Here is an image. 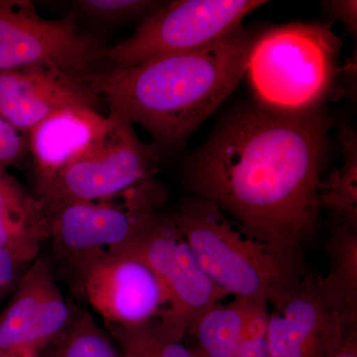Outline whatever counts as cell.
<instances>
[{
  "mask_svg": "<svg viewBox=\"0 0 357 357\" xmlns=\"http://www.w3.org/2000/svg\"><path fill=\"white\" fill-rule=\"evenodd\" d=\"M47 236L46 217L38 199L7 171H0V248L30 264L38 258Z\"/></svg>",
  "mask_w": 357,
  "mask_h": 357,
  "instance_id": "cell-15",
  "label": "cell"
},
{
  "mask_svg": "<svg viewBox=\"0 0 357 357\" xmlns=\"http://www.w3.org/2000/svg\"><path fill=\"white\" fill-rule=\"evenodd\" d=\"M340 48L328 22L290 23L256 37L245 75L258 105L289 114L319 109L335 84Z\"/></svg>",
  "mask_w": 357,
  "mask_h": 357,
  "instance_id": "cell-4",
  "label": "cell"
},
{
  "mask_svg": "<svg viewBox=\"0 0 357 357\" xmlns=\"http://www.w3.org/2000/svg\"><path fill=\"white\" fill-rule=\"evenodd\" d=\"M81 272L86 299L107 326L143 325L165 309V292L156 275L133 256L107 252Z\"/></svg>",
  "mask_w": 357,
  "mask_h": 357,
  "instance_id": "cell-11",
  "label": "cell"
},
{
  "mask_svg": "<svg viewBox=\"0 0 357 357\" xmlns=\"http://www.w3.org/2000/svg\"><path fill=\"white\" fill-rule=\"evenodd\" d=\"M330 273L323 277L328 292L347 314L357 319V227L345 222L328 243Z\"/></svg>",
  "mask_w": 357,
  "mask_h": 357,
  "instance_id": "cell-17",
  "label": "cell"
},
{
  "mask_svg": "<svg viewBox=\"0 0 357 357\" xmlns=\"http://www.w3.org/2000/svg\"><path fill=\"white\" fill-rule=\"evenodd\" d=\"M158 163L156 149L138 138L132 122L117 115L100 142L36 189L35 197L44 215L73 202L109 198L152 178Z\"/></svg>",
  "mask_w": 357,
  "mask_h": 357,
  "instance_id": "cell-8",
  "label": "cell"
},
{
  "mask_svg": "<svg viewBox=\"0 0 357 357\" xmlns=\"http://www.w3.org/2000/svg\"><path fill=\"white\" fill-rule=\"evenodd\" d=\"M328 10L347 25L352 34H356V1H330Z\"/></svg>",
  "mask_w": 357,
  "mask_h": 357,
  "instance_id": "cell-24",
  "label": "cell"
},
{
  "mask_svg": "<svg viewBox=\"0 0 357 357\" xmlns=\"http://www.w3.org/2000/svg\"><path fill=\"white\" fill-rule=\"evenodd\" d=\"M332 357H357V328L347 333L344 342Z\"/></svg>",
  "mask_w": 357,
  "mask_h": 357,
  "instance_id": "cell-26",
  "label": "cell"
},
{
  "mask_svg": "<svg viewBox=\"0 0 357 357\" xmlns=\"http://www.w3.org/2000/svg\"><path fill=\"white\" fill-rule=\"evenodd\" d=\"M260 0H178L160 6L129 38L105 48V70H121L153 59L197 50L241 27Z\"/></svg>",
  "mask_w": 357,
  "mask_h": 357,
  "instance_id": "cell-6",
  "label": "cell"
},
{
  "mask_svg": "<svg viewBox=\"0 0 357 357\" xmlns=\"http://www.w3.org/2000/svg\"><path fill=\"white\" fill-rule=\"evenodd\" d=\"M105 47L73 15L42 17L30 1H0V70L48 66L83 77L105 70Z\"/></svg>",
  "mask_w": 357,
  "mask_h": 357,
  "instance_id": "cell-9",
  "label": "cell"
},
{
  "mask_svg": "<svg viewBox=\"0 0 357 357\" xmlns=\"http://www.w3.org/2000/svg\"><path fill=\"white\" fill-rule=\"evenodd\" d=\"M51 345L49 357H121L112 340L89 314L70 319L69 325Z\"/></svg>",
  "mask_w": 357,
  "mask_h": 357,
  "instance_id": "cell-20",
  "label": "cell"
},
{
  "mask_svg": "<svg viewBox=\"0 0 357 357\" xmlns=\"http://www.w3.org/2000/svg\"><path fill=\"white\" fill-rule=\"evenodd\" d=\"M356 328L357 319L328 292L323 277L304 275L269 312L270 357H332Z\"/></svg>",
  "mask_w": 357,
  "mask_h": 357,
  "instance_id": "cell-10",
  "label": "cell"
},
{
  "mask_svg": "<svg viewBox=\"0 0 357 357\" xmlns=\"http://www.w3.org/2000/svg\"><path fill=\"white\" fill-rule=\"evenodd\" d=\"M70 319L50 266L37 258L0 314V357H38L64 333Z\"/></svg>",
  "mask_w": 357,
  "mask_h": 357,
  "instance_id": "cell-12",
  "label": "cell"
},
{
  "mask_svg": "<svg viewBox=\"0 0 357 357\" xmlns=\"http://www.w3.org/2000/svg\"><path fill=\"white\" fill-rule=\"evenodd\" d=\"M76 6L89 20L112 24L145 13L150 15L163 3L149 0H79Z\"/></svg>",
  "mask_w": 357,
  "mask_h": 357,
  "instance_id": "cell-21",
  "label": "cell"
},
{
  "mask_svg": "<svg viewBox=\"0 0 357 357\" xmlns=\"http://www.w3.org/2000/svg\"><path fill=\"white\" fill-rule=\"evenodd\" d=\"M259 304L236 298L227 306L218 304L204 312L192 328L194 351L198 357H236L244 340L246 325ZM267 304V303H266Z\"/></svg>",
  "mask_w": 357,
  "mask_h": 357,
  "instance_id": "cell-16",
  "label": "cell"
},
{
  "mask_svg": "<svg viewBox=\"0 0 357 357\" xmlns=\"http://www.w3.org/2000/svg\"><path fill=\"white\" fill-rule=\"evenodd\" d=\"M117 115H103L89 107L56 112L32 129L28 136L36 189L86 153L112 130Z\"/></svg>",
  "mask_w": 357,
  "mask_h": 357,
  "instance_id": "cell-14",
  "label": "cell"
},
{
  "mask_svg": "<svg viewBox=\"0 0 357 357\" xmlns=\"http://www.w3.org/2000/svg\"><path fill=\"white\" fill-rule=\"evenodd\" d=\"M340 141L344 151V164L333 170L328 181L321 183L319 202L344 218L345 222L357 227V140L349 126L342 124Z\"/></svg>",
  "mask_w": 357,
  "mask_h": 357,
  "instance_id": "cell-18",
  "label": "cell"
},
{
  "mask_svg": "<svg viewBox=\"0 0 357 357\" xmlns=\"http://www.w3.org/2000/svg\"><path fill=\"white\" fill-rule=\"evenodd\" d=\"M109 328L121 357H198L194 349L164 335L155 319L140 326Z\"/></svg>",
  "mask_w": 357,
  "mask_h": 357,
  "instance_id": "cell-19",
  "label": "cell"
},
{
  "mask_svg": "<svg viewBox=\"0 0 357 357\" xmlns=\"http://www.w3.org/2000/svg\"><path fill=\"white\" fill-rule=\"evenodd\" d=\"M109 253H124L145 263L166 295V307L155 319L160 331L182 342L198 319L229 296L201 267L172 218L153 215L129 243Z\"/></svg>",
  "mask_w": 357,
  "mask_h": 357,
  "instance_id": "cell-5",
  "label": "cell"
},
{
  "mask_svg": "<svg viewBox=\"0 0 357 357\" xmlns=\"http://www.w3.org/2000/svg\"><path fill=\"white\" fill-rule=\"evenodd\" d=\"M165 198L163 187L150 178L109 198L65 204L45 213L48 234L81 270L129 243Z\"/></svg>",
  "mask_w": 357,
  "mask_h": 357,
  "instance_id": "cell-7",
  "label": "cell"
},
{
  "mask_svg": "<svg viewBox=\"0 0 357 357\" xmlns=\"http://www.w3.org/2000/svg\"><path fill=\"white\" fill-rule=\"evenodd\" d=\"M27 264L11 251L0 248V301L17 287Z\"/></svg>",
  "mask_w": 357,
  "mask_h": 357,
  "instance_id": "cell-23",
  "label": "cell"
},
{
  "mask_svg": "<svg viewBox=\"0 0 357 357\" xmlns=\"http://www.w3.org/2000/svg\"><path fill=\"white\" fill-rule=\"evenodd\" d=\"M39 357H49V356H47V354H43V356H42V354H39Z\"/></svg>",
  "mask_w": 357,
  "mask_h": 357,
  "instance_id": "cell-27",
  "label": "cell"
},
{
  "mask_svg": "<svg viewBox=\"0 0 357 357\" xmlns=\"http://www.w3.org/2000/svg\"><path fill=\"white\" fill-rule=\"evenodd\" d=\"M28 149L23 134L0 116V171L17 163Z\"/></svg>",
  "mask_w": 357,
  "mask_h": 357,
  "instance_id": "cell-22",
  "label": "cell"
},
{
  "mask_svg": "<svg viewBox=\"0 0 357 357\" xmlns=\"http://www.w3.org/2000/svg\"><path fill=\"white\" fill-rule=\"evenodd\" d=\"M255 39L241 26L197 50L82 77L105 102L109 114L139 124L162 146L176 147L199 128L245 76Z\"/></svg>",
  "mask_w": 357,
  "mask_h": 357,
  "instance_id": "cell-2",
  "label": "cell"
},
{
  "mask_svg": "<svg viewBox=\"0 0 357 357\" xmlns=\"http://www.w3.org/2000/svg\"><path fill=\"white\" fill-rule=\"evenodd\" d=\"M102 102L83 77L57 68L0 70V116L21 133H29L61 110H100Z\"/></svg>",
  "mask_w": 357,
  "mask_h": 357,
  "instance_id": "cell-13",
  "label": "cell"
},
{
  "mask_svg": "<svg viewBox=\"0 0 357 357\" xmlns=\"http://www.w3.org/2000/svg\"><path fill=\"white\" fill-rule=\"evenodd\" d=\"M236 357H270L267 337L244 338Z\"/></svg>",
  "mask_w": 357,
  "mask_h": 357,
  "instance_id": "cell-25",
  "label": "cell"
},
{
  "mask_svg": "<svg viewBox=\"0 0 357 357\" xmlns=\"http://www.w3.org/2000/svg\"><path fill=\"white\" fill-rule=\"evenodd\" d=\"M170 217L204 271L229 296L275 306L304 276L244 234L213 202L195 197Z\"/></svg>",
  "mask_w": 357,
  "mask_h": 357,
  "instance_id": "cell-3",
  "label": "cell"
},
{
  "mask_svg": "<svg viewBox=\"0 0 357 357\" xmlns=\"http://www.w3.org/2000/svg\"><path fill=\"white\" fill-rule=\"evenodd\" d=\"M332 122L321 109L260 105L230 116L192 157L185 181L246 236L302 269L303 248L321 210V174Z\"/></svg>",
  "mask_w": 357,
  "mask_h": 357,
  "instance_id": "cell-1",
  "label": "cell"
}]
</instances>
